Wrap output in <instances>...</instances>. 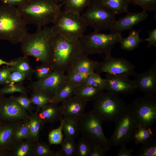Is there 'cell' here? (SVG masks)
<instances>
[{"instance_id":"obj_1","label":"cell","mask_w":156,"mask_h":156,"mask_svg":"<svg viewBox=\"0 0 156 156\" xmlns=\"http://www.w3.org/2000/svg\"><path fill=\"white\" fill-rule=\"evenodd\" d=\"M17 8L26 25L37 29L53 24L61 11V5L51 0H26Z\"/></svg>"},{"instance_id":"obj_2","label":"cell","mask_w":156,"mask_h":156,"mask_svg":"<svg viewBox=\"0 0 156 156\" xmlns=\"http://www.w3.org/2000/svg\"><path fill=\"white\" fill-rule=\"evenodd\" d=\"M85 53L79 39L57 35L53 41L50 63L55 70L66 73Z\"/></svg>"},{"instance_id":"obj_3","label":"cell","mask_w":156,"mask_h":156,"mask_svg":"<svg viewBox=\"0 0 156 156\" xmlns=\"http://www.w3.org/2000/svg\"><path fill=\"white\" fill-rule=\"evenodd\" d=\"M55 36L51 27L37 29L33 34L28 33L21 42V52L24 55L32 56L42 63H50Z\"/></svg>"},{"instance_id":"obj_4","label":"cell","mask_w":156,"mask_h":156,"mask_svg":"<svg viewBox=\"0 0 156 156\" xmlns=\"http://www.w3.org/2000/svg\"><path fill=\"white\" fill-rule=\"evenodd\" d=\"M26 26L17 7L0 5V39L21 43L28 34Z\"/></svg>"},{"instance_id":"obj_5","label":"cell","mask_w":156,"mask_h":156,"mask_svg":"<svg viewBox=\"0 0 156 156\" xmlns=\"http://www.w3.org/2000/svg\"><path fill=\"white\" fill-rule=\"evenodd\" d=\"M103 121L93 110L85 112L78 122L79 132L93 144H98L108 151L112 146L103 131Z\"/></svg>"},{"instance_id":"obj_6","label":"cell","mask_w":156,"mask_h":156,"mask_svg":"<svg viewBox=\"0 0 156 156\" xmlns=\"http://www.w3.org/2000/svg\"><path fill=\"white\" fill-rule=\"evenodd\" d=\"M122 37L121 33L112 32L104 34L94 31L89 34L83 35L79 39L88 55L103 54L106 57L111 56L112 49Z\"/></svg>"},{"instance_id":"obj_7","label":"cell","mask_w":156,"mask_h":156,"mask_svg":"<svg viewBox=\"0 0 156 156\" xmlns=\"http://www.w3.org/2000/svg\"><path fill=\"white\" fill-rule=\"evenodd\" d=\"M93 101V110L108 122H115L128 106L118 94L108 92H103Z\"/></svg>"},{"instance_id":"obj_8","label":"cell","mask_w":156,"mask_h":156,"mask_svg":"<svg viewBox=\"0 0 156 156\" xmlns=\"http://www.w3.org/2000/svg\"><path fill=\"white\" fill-rule=\"evenodd\" d=\"M51 27L55 36L63 35L80 39L87 26L80 14L61 11Z\"/></svg>"},{"instance_id":"obj_9","label":"cell","mask_w":156,"mask_h":156,"mask_svg":"<svg viewBox=\"0 0 156 156\" xmlns=\"http://www.w3.org/2000/svg\"><path fill=\"white\" fill-rule=\"evenodd\" d=\"M86 11L81 16L87 25L94 31L110 29L116 21V15L103 5L100 0L92 1Z\"/></svg>"},{"instance_id":"obj_10","label":"cell","mask_w":156,"mask_h":156,"mask_svg":"<svg viewBox=\"0 0 156 156\" xmlns=\"http://www.w3.org/2000/svg\"><path fill=\"white\" fill-rule=\"evenodd\" d=\"M115 122L114 132L108 139L109 143L112 146L126 145L133 140L135 131L137 128L135 117L128 105Z\"/></svg>"},{"instance_id":"obj_11","label":"cell","mask_w":156,"mask_h":156,"mask_svg":"<svg viewBox=\"0 0 156 156\" xmlns=\"http://www.w3.org/2000/svg\"><path fill=\"white\" fill-rule=\"evenodd\" d=\"M128 106L133 113L137 127L151 128L156 121V96L145 95L133 100Z\"/></svg>"},{"instance_id":"obj_12","label":"cell","mask_w":156,"mask_h":156,"mask_svg":"<svg viewBox=\"0 0 156 156\" xmlns=\"http://www.w3.org/2000/svg\"><path fill=\"white\" fill-rule=\"evenodd\" d=\"M135 66L131 62L123 58L111 56L104 57V60L98 62L95 69L96 73H106L110 74L129 77L135 76L137 73Z\"/></svg>"},{"instance_id":"obj_13","label":"cell","mask_w":156,"mask_h":156,"mask_svg":"<svg viewBox=\"0 0 156 156\" xmlns=\"http://www.w3.org/2000/svg\"><path fill=\"white\" fill-rule=\"evenodd\" d=\"M65 73L55 70L47 77L33 82L28 87L53 99L59 90L67 81Z\"/></svg>"},{"instance_id":"obj_14","label":"cell","mask_w":156,"mask_h":156,"mask_svg":"<svg viewBox=\"0 0 156 156\" xmlns=\"http://www.w3.org/2000/svg\"><path fill=\"white\" fill-rule=\"evenodd\" d=\"M31 114L10 96H2L0 103V121L3 123L29 119Z\"/></svg>"},{"instance_id":"obj_15","label":"cell","mask_w":156,"mask_h":156,"mask_svg":"<svg viewBox=\"0 0 156 156\" xmlns=\"http://www.w3.org/2000/svg\"><path fill=\"white\" fill-rule=\"evenodd\" d=\"M104 90L116 94H129L137 89L134 80L129 77L106 74Z\"/></svg>"},{"instance_id":"obj_16","label":"cell","mask_w":156,"mask_h":156,"mask_svg":"<svg viewBox=\"0 0 156 156\" xmlns=\"http://www.w3.org/2000/svg\"><path fill=\"white\" fill-rule=\"evenodd\" d=\"M87 102L74 95L60 105L64 118L78 122L85 113Z\"/></svg>"},{"instance_id":"obj_17","label":"cell","mask_w":156,"mask_h":156,"mask_svg":"<svg viewBox=\"0 0 156 156\" xmlns=\"http://www.w3.org/2000/svg\"><path fill=\"white\" fill-rule=\"evenodd\" d=\"M133 80L137 89L145 95L156 94V61L148 70L137 74Z\"/></svg>"},{"instance_id":"obj_18","label":"cell","mask_w":156,"mask_h":156,"mask_svg":"<svg viewBox=\"0 0 156 156\" xmlns=\"http://www.w3.org/2000/svg\"><path fill=\"white\" fill-rule=\"evenodd\" d=\"M148 16V14L144 10L141 12H129L125 16L116 20L110 29L112 32L119 33L131 29L134 26L146 19Z\"/></svg>"},{"instance_id":"obj_19","label":"cell","mask_w":156,"mask_h":156,"mask_svg":"<svg viewBox=\"0 0 156 156\" xmlns=\"http://www.w3.org/2000/svg\"><path fill=\"white\" fill-rule=\"evenodd\" d=\"M18 121L3 123L0 127V156H10L14 145L12 136Z\"/></svg>"},{"instance_id":"obj_20","label":"cell","mask_w":156,"mask_h":156,"mask_svg":"<svg viewBox=\"0 0 156 156\" xmlns=\"http://www.w3.org/2000/svg\"><path fill=\"white\" fill-rule=\"evenodd\" d=\"M62 112L58 104L51 103L43 107L37 116L43 127L47 123H53L62 119Z\"/></svg>"},{"instance_id":"obj_21","label":"cell","mask_w":156,"mask_h":156,"mask_svg":"<svg viewBox=\"0 0 156 156\" xmlns=\"http://www.w3.org/2000/svg\"><path fill=\"white\" fill-rule=\"evenodd\" d=\"M9 62L10 64L9 67L11 71L20 72L25 75L26 79L29 80L31 79L34 69L31 65L28 56L23 55Z\"/></svg>"},{"instance_id":"obj_22","label":"cell","mask_w":156,"mask_h":156,"mask_svg":"<svg viewBox=\"0 0 156 156\" xmlns=\"http://www.w3.org/2000/svg\"><path fill=\"white\" fill-rule=\"evenodd\" d=\"M85 53L80 57L66 72H75L84 74H90L94 72L98 63L90 59Z\"/></svg>"},{"instance_id":"obj_23","label":"cell","mask_w":156,"mask_h":156,"mask_svg":"<svg viewBox=\"0 0 156 156\" xmlns=\"http://www.w3.org/2000/svg\"><path fill=\"white\" fill-rule=\"evenodd\" d=\"M104 90L101 88L83 84L77 87L74 95L88 102L93 100Z\"/></svg>"},{"instance_id":"obj_24","label":"cell","mask_w":156,"mask_h":156,"mask_svg":"<svg viewBox=\"0 0 156 156\" xmlns=\"http://www.w3.org/2000/svg\"><path fill=\"white\" fill-rule=\"evenodd\" d=\"M128 36L126 38L122 37L118 42L121 48L126 51H129L137 49L140 43L144 41L139 36V32L141 29L137 31L133 29H131Z\"/></svg>"},{"instance_id":"obj_25","label":"cell","mask_w":156,"mask_h":156,"mask_svg":"<svg viewBox=\"0 0 156 156\" xmlns=\"http://www.w3.org/2000/svg\"><path fill=\"white\" fill-rule=\"evenodd\" d=\"M35 143L26 139L14 144L10 150V156H33Z\"/></svg>"},{"instance_id":"obj_26","label":"cell","mask_w":156,"mask_h":156,"mask_svg":"<svg viewBox=\"0 0 156 156\" xmlns=\"http://www.w3.org/2000/svg\"><path fill=\"white\" fill-rule=\"evenodd\" d=\"M29 124V119L18 121L12 136L14 144L28 139Z\"/></svg>"},{"instance_id":"obj_27","label":"cell","mask_w":156,"mask_h":156,"mask_svg":"<svg viewBox=\"0 0 156 156\" xmlns=\"http://www.w3.org/2000/svg\"><path fill=\"white\" fill-rule=\"evenodd\" d=\"M101 4L116 14L129 13V0H100Z\"/></svg>"},{"instance_id":"obj_28","label":"cell","mask_w":156,"mask_h":156,"mask_svg":"<svg viewBox=\"0 0 156 156\" xmlns=\"http://www.w3.org/2000/svg\"><path fill=\"white\" fill-rule=\"evenodd\" d=\"M151 128L144 126L138 127L135 129L133 138L136 145L142 144L147 141L155 138L156 132L153 131Z\"/></svg>"},{"instance_id":"obj_29","label":"cell","mask_w":156,"mask_h":156,"mask_svg":"<svg viewBox=\"0 0 156 156\" xmlns=\"http://www.w3.org/2000/svg\"><path fill=\"white\" fill-rule=\"evenodd\" d=\"M77 87L66 81L53 99V103L58 104L74 95Z\"/></svg>"},{"instance_id":"obj_30","label":"cell","mask_w":156,"mask_h":156,"mask_svg":"<svg viewBox=\"0 0 156 156\" xmlns=\"http://www.w3.org/2000/svg\"><path fill=\"white\" fill-rule=\"evenodd\" d=\"M36 112L31 114L29 119V136L28 139L36 143L38 141L40 132L43 127Z\"/></svg>"},{"instance_id":"obj_31","label":"cell","mask_w":156,"mask_h":156,"mask_svg":"<svg viewBox=\"0 0 156 156\" xmlns=\"http://www.w3.org/2000/svg\"><path fill=\"white\" fill-rule=\"evenodd\" d=\"M64 119L62 131L65 138L75 140L79 133L78 122Z\"/></svg>"},{"instance_id":"obj_32","label":"cell","mask_w":156,"mask_h":156,"mask_svg":"<svg viewBox=\"0 0 156 156\" xmlns=\"http://www.w3.org/2000/svg\"><path fill=\"white\" fill-rule=\"evenodd\" d=\"M60 144L61 148L55 152L56 156L76 155V144L75 140L65 138Z\"/></svg>"},{"instance_id":"obj_33","label":"cell","mask_w":156,"mask_h":156,"mask_svg":"<svg viewBox=\"0 0 156 156\" xmlns=\"http://www.w3.org/2000/svg\"><path fill=\"white\" fill-rule=\"evenodd\" d=\"M91 1L92 0H63L64 11L80 14Z\"/></svg>"},{"instance_id":"obj_34","label":"cell","mask_w":156,"mask_h":156,"mask_svg":"<svg viewBox=\"0 0 156 156\" xmlns=\"http://www.w3.org/2000/svg\"><path fill=\"white\" fill-rule=\"evenodd\" d=\"M142 144L140 148L133 156H156V139L155 138Z\"/></svg>"},{"instance_id":"obj_35","label":"cell","mask_w":156,"mask_h":156,"mask_svg":"<svg viewBox=\"0 0 156 156\" xmlns=\"http://www.w3.org/2000/svg\"><path fill=\"white\" fill-rule=\"evenodd\" d=\"M30 98L33 105L36 106V112L38 113L44 106L53 103L52 99L37 91H32Z\"/></svg>"},{"instance_id":"obj_36","label":"cell","mask_w":156,"mask_h":156,"mask_svg":"<svg viewBox=\"0 0 156 156\" xmlns=\"http://www.w3.org/2000/svg\"><path fill=\"white\" fill-rule=\"evenodd\" d=\"M76 144V155L78 156H90L93 144L82 136L78 138Z\"/></svg>"},{"instance_id":"obj_37","label":"cell","mask_w":156,"mask_h":156,"mask_svg":"<svg viewBox=\"0 0 156 156\" xmlns=\"http://www.w3.org/2000/svg\"><path fill=\"white\" fill-rule=\"evenodd\" d=\"M33 156H56V154L48 145L38 141L35 143Z\"/></svg>"},{"instance_id":"obj_38","label":"cell","mask_w":156,"mask_h":156,"mask_svg":"<svg viewBox=\"0 0 156 156\" xmlns=\"http://www.w3.org/2000/svg\"><path fill=\"white\" fill-rule=\"evenodd\" d=\"M64 119L60 120V124L57 128L52 130L48 135V140L50 145L61 144L63 139L62 127Z\"/></svg>"},{"instance_id":"obj_39","label":"cell","mask_w":156,"mask_h":156,"mask_svg":"<svg viewBox=\"0 0 156 156\" xmlns=\"http://www.w3.org/2000/svg\"><path fill=\"white\" fill-rule=\"evenodd\" d=\"M15 92L27 94L26 88L20 83H8L0 89V94L2 95L12 94Z\"/></svg>"},{"instance_id":"obj_40","label":"cell","mask_w":156,"mask_h":156,"mask_svg":"<svg viewBox=\"0 0 156 156\" xmlns=\"http://www.w3.org/2000/svg\"><path fill=\"white\" fill-rule=\"evenodd\" d=\"M54 70L50 63H42L34 69V73L38 80H40L49 76Z\"/></svg>"},{"instance_id":"obj_41","label":"cell","mask_w":156,"mask_h":156,"mask_svg":"<svg viewBox=\"0 0 156 156\" xmlns=\"http://www.w3.org/2000/svg\"><path fill=\"white\" fill-rule=\"evenodd\" d=\"M66 73L67 81L76 87L83 84L86 77L90 74L75 72H69Z\"/></svg>"},{"instance_id":"obj_42","label":"cell","mask_w":156,"mask_h":156,"mask_svg":"<svg viewBox=\"0 0 156 156\" xmlns=\"http://www.w3.org/2000/svg\"><path fill=\"white\" fill-rule=\"evenodd\" d=\"M11 97L24 109L30 114L33 113L34 107L30 98L27 94H23L19 96H15L13 95Z\"/></svg>"},{"instance_id":"obj_43","label":"cell","mask_w":156,"mask_h":156,"mask_svg":"<svg viewBox=\"0 0 156 156\" xmlns=\"http://www.w3.org/2000/svg\"><path fill=\"white\" fill-rule=\"evenodd\" d=\"M83 84L101 88L104 90L105 79L99 74L94 72L88 75Z\"/></svg>"},{"instance_id":"obj_44","label":"cell","mask_w":156,"mask_h":156,"mask_svg":"<svg viewBox=\"0 0 156 156\" xmlns=\"http://www.w3.org/2000/svg\"><path fill=\"white\" fill-rule=\"evenodd\" d=\"M130 3L141 6L145 11L156 10V0H129Z\"/></svg>"},{"instance_id":"obj_45","label":"cell","mask_w":156,"mask_h":156,"mask_svg":"<svg viewBox=\"0 0 156 156\" xmlns=\"http://www.w3.org/2000/svg\"><path fill=\"white\" fill-rule=\"evenodd\" d=\"M25 79V75L23 73L17 71H11L9 75L8 82V83H21Z\"/></svg>"},{"instance_id":"obj_46","label":"cell","mask_w":156,"mask_h":156,"mask_svg":"<svg viewBox=\"0 0 156 156\" xmlns=\"http://www.w3.org/2000/svg\"><path fill=\"white\" fill-rule=\"evenodd\" d=\"M11 72L9 66H6L0 68V84H8V79Z\"/></svg>"},{"instance_id":"obj_47","label":"cell","mask_w":156,"mask_h":156,"mask_svg":"<svg viewBox=\"0 0 156 156\" xmlns=\"http://www.w3.org/2000/svg\"><path fill=\"white\" fill-rule=\"evenodd\" d=\"M106 149L97 144H93L90 156H104L107 152Z\"/></svg>"},{"instance_id":"obj_48","label":"cell","mask_w":156,"mask_h":156,"mask_svg":"<svg viewBox=\"0 0 156 156\" xmlns=\"http://www.w3.org/2000/svg\"><path fill=\"white\" fill-rule=\"evenodd\" d=\"M148 37L145 39L144 41L148 42L147 48H148L152 46H156V29L148 31Z\"/></svg>"},{"instance_id":"obj_49","label":"cell","mask_w":156,"mask_h":156,"mask_svg":"<svg viewBox=\"0 0 156 156\" xmlns=\"http://www.w3.org/2000/svg\"><path fill=\"white\" fill-rule=\"evenodd\" d=\"M126 145H122L120 146L117 153V156H132L133 151L132 148H128Z\"/></svg>"},{"instance_id":"obj_50","label":"cell","mask_w":156,"mask_h":156,"mask_svg":"<svg viewBox=\"0 0 156 156\" xmlns=\"http://www.w3.org/2000/svg\"><path fill=\"white\" fill-rule=\"evenodd\" d=\"M3 4L11 6H19L23 3L26 0H1Z\"/></svg>"},{"instance_id":"obj_51","label":"cell","mask_w":156,"mask_h":156,"mask_svg":"<svg viewBox=\"0 0 156 156\" xmlns=\"http://www.w3.org/2000/svg\"><path fill=\"white\" fill-rule=\"evenodd\" d=\"M2 65H5L10 66V62L5 61L0 58V66Z\"/></svg>"},{"instance_id":"obj_52","label":"cell","mask_w":156,"mask_h":156,"mask_svg":"<svg viewBox=\"0 0 156 156\" xmlns=\"http://www.w3.org/2000/svg\"><path fill=\"white\" fill-rule=\"evenodd\" d=\"M57 3H59L60 2H63V0H51Z\"/></svg>"},{"instance_id":"obj_53","label":"cell","mask_w":156,"mask_h":156,"mask_svg":"<svg viewBox=\"0 0 156 156\" xmlns=\"http://www.w3.org/2000/svg\"><path fill=\"white\" fill-rule=\"evenodd\" d=\"M2 95L0 94V103L1 101V97H2Z\"/></svg>"},{"instance_id":"obj_54","label":"cell","mask_w":156,"mask_h":156,"mask_svg":"<svg viewBox=\"0 0 156 156\" xmlns=\"http://www.w3.org/2000/svg\"><path fill=\"white\" fill-rule=\"evenodd\" d=\"M3 123L0 121V127L2 125Z\"/></svg>"},{"instance_id":"obj_55","label":"cell","mask_w":156,"mask_h":156,"mask_svg":"<svg viewBox=\"0 0 156 156\" xmlns=\"http://www.w3.org/2000/svg\"></svg>"}]
</instances>
